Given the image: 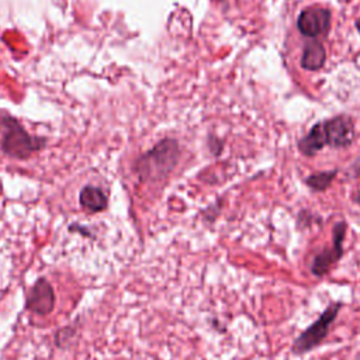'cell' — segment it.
Listing matches in <instances>:
<instances>
[{
  "mask_svg": "<svg viewBox=\"0 0 360 360\" xmlns=\"http://www.w3.org/2000/svg\"><path fill=\"white\" fill-rule=\"evenodd\" d=\"M342 305L343 304L339 301L329 304L328 308L321 314V316L295 338L292 347H291L292 353L304 354V353H308L312 349H315L328 335L329 326L336 319Z\"/></svg>",
  "mask_w": 360,
  "mask_h": 360,
  "instance_id": "3957f363",
  "label": "cell"
},
{
  "mask_svg": "<svg viewBox=\"0 0 360 360\" xmlns=\"http://www.w3.org/2000/svg\"><path fill=\"white\" fill-rule=\"evenodd\" d=\"M356 27H357V31L360 32V18L356 21Z\"/></svg>",
  "mask_w": 360,
  "mask_h": 360,
  "instance_id": "7c38bea8",
  "label": "cell"
},
{
  "mask_svg": "<svg viewBox=\"0 0 360 360\" xmlns=\"http://www.w3.org/2000/svg\"><path fill=\"white\" fill-rule=\"evenodd\" d=\"M53 304L55 295L51 284L45 278H39L27 298V308L38 315H48L53 309Z\"/></svg>",
  "mask_w": 360,
  "mask_h": 360,
  "instance_id": "52a82bcc",
  "label": "cell"
},
{
  "mask_svg": "<svg viewBox=\"0 0 360 360\" xmlns=\"http://www.w3.org/2000/svg\"><path fill=\"white\" fill-rule=\"evenodd\" d=\"M356 201H357V202H359V204H360V193H359V195H357V197H356Z\"/></svg>",
  "mask_w": 360,
  "mask_h": 360,
  "instance_id": "4fadbf2b",
  "label": "cell"
},
{
  "mask_svg": "<svg viewBox=\"0 0 360 360\" xmlns=\"http://www.w3.org/2000/svg\"><path fill=\"white\" fill-rule=\"evenodd\" d=\"M357 360H360V353H359V354H357Z\"/></svg>",
  "mask_w": 360,
  "mask_h": 360,
  "instance_id": "5bb4252c",
  "label": "cell"
},
{
  "mask_svg": "<svg viewBox=\"0 0 360 360\" xmlns=\"http://www.w3.org/2000/svg\"><path fill=\"white\" fill-rule=\"evenodd\" d=\"M325 145H328L326 132L323 122H319L312 127V129L298 142V148L304 155H315L319 152Z\"/></svg>",
  "mask_w": 360,
  "mask_h": 360,
  "instance_id": "ba28073f",
  "label": "cell"
},
{
  "mask_svg": "<svg viewBox=\"0 0 360 360\" xmlns=\"http://www.w3.org/2000/svg\"><path fill=\"white\" fill-rule=\"evenodd\" d=\"M346 222H336L332 229V242L333 246L321 250L312 260L311 273L316 277H323L328 274L330 267L342 257L343 255V240L346 235Z\"/></svg>",
  "mask_w": 360,
  "mask_h": 360,
  "instance_id": "277c9868",
  "label": "cell"
},
{
  "mask_svg": "<svg viewBox=\"0 0 360 360\" xmlns=\"http://www.w3.org/2000/svg\"><path fill=\"white\" fill-rule=\"evenodd\" d=\"M177 158V142L173 139H163L136 160L135 169L142 180H156L167 174L174 167Z\"/></svg>",
  "mask_w": 360,
  "mask_h": 360,
  "instance_id": "7a4b0ae2",
  "label": "cell"
},
{
  "mask_svg": "<svg viewBox=\"0 0 360 360\" xmlns=\"http://www.w3.org/2000/svg\"><path fill=\"white\" fill-rule=\"evenodd\" d=\"M326 59L325 48L318 41H311L305 45L302 56H301V66L307 70H318L323 66Z\"/></svg>",
  "mask_w": 360,
  "mask_h": 360,
  "instance_id": "30bf717a",
  "label": "cell"
},
{
  "mask_svg": "<svg viewBox=\"0 0 360 360\" xmlns=\"http://www.w3.org/2000/svg\"><path fill=\"white\" fill-rule=\"evenodd\" d=\"M330 13L326 8L312 7L304 10L297 20L300 32L305 37H318L329 30Z\"/></svg>",
  "mask_w": 360,
  "mask_h": 360,
  "instance_id": "5b68a950",
  "label": "cell"
},
{
  "mask_svg": "<svg viewBox=\"0 0 360 360\" xmlns=\"http://www.w3.org/2000/svg\"><path fill=\"white\" fill-rule=\"evenodd\" d=\"M0 128L1 150L13 159H28L34 152H38L45 146L44 138L30 135L13 117H0Z\"/></svg>",
  "mask_w": 360,
  "mask_h": 360,
  "instance_id": "6da1fadb",
  "label": "cell"
},
{
  "mask_svg": "<svg viewBox=\"0 0 360 360\" xmlns=\"http://www.w3.org/2000/svg\"><path fill=\"white\" fill-rule=\"evenodd\" d=\"M80 204L84 210L90 212H100L107 208V195L103 193L101 188L93 187V186H86L82 188L80 195H79Z\"/></svg>",
  "mask_w": 360,
  "mask_h": 360,
  "instance_id": "9c48e42d",
  "label": "cell"
},
{
  "mask_svg": "<svg viewBox=\"0 0 360 360\" xmlns=\"http://www.w3.org/2000/svg\"><path fill=\"white\" fill-rule=\"evenodd\" d=\"M336 172H322V173H315L307 179V183L311 188L314 190H325L330 181L333 180Z\"/></svg>",
  "mask_w": 360,
  "mask_h": 360,
  "instance_id": "8fae6325",
  "label": "cell"
},
{
  "mask_svg": "<svg viewBox=\"0 0 360 360\" xmlns=\"http://www.w3.org/2000/svg\"><path fill=\"white\" fill-rule=\"evenodd\" d=\"M328 145L343 148L352 143L354 136V125L349 117H336L323 122Z\"/></svg>",
  "mask_w": 360,
  "mask_h": 360,
  "instance_id": "8992f818",
  "label": "cell"
}]
</instances>
